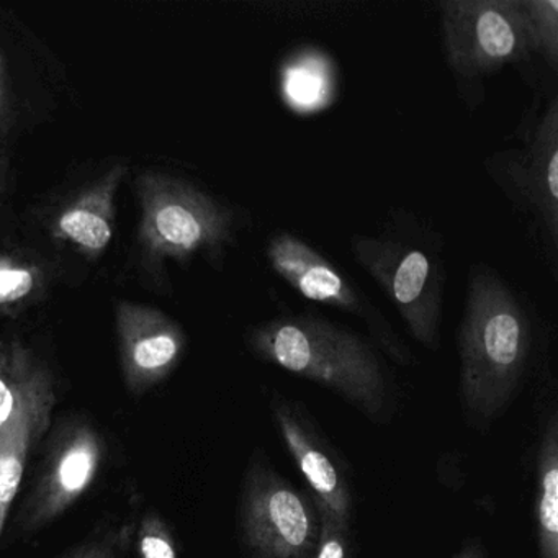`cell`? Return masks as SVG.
<instances>
[{
    "label": "cell",
    "instance_id": "1",
    "mask_svg": "<svg viewBox=\"0 0 558 558\" xmlns=\"http://www.w3.org/2000/svg\"><path fill=\"white\" fill-rule=\"evenodd\" d=\"M460 403L485 429L514 403L532 355V325L518 296L485 266H473L457 336Z\"/></svg>",
    "mask_w": 558,
    "mask_h": 558
},
{
    "label": "cell",
    "instance_id": "2",
    "mask_svg": "<svg viewBox=\"0 0 558 558\" xmlns=\"http://www.w3.org/2000/svg\"><path fill=\"white\" fill-rule=\"evenodd\" d=\"M246 344L254 357L328 388L371 423H390L393 380L374 348L355 332L300 313L253 326Z\"/></svg>",
    "mask_w": 558,
    "mask_h": 558
},
{
    "label": "cell",
    "instance_id": "3",
    "mask_svg": "<svg viewBox=\"0 0 558 558\" xmlns=\"http://www.w3.org/2000/svg\"><path fill=\"white\" fill-rule=\"evenodd\" d=\"M138 221L133 234V270L143 283L162 289L171 264L195 257L218 263L234 238L233 211L184 175L140 169L133 179Z\"/></svg>",
    "mask_w": 558,
    "mask_h": 558
},
{
    "label": "cell",
    "instance_id": "4",
    "mask_svg": "<svg viewBox=\"0 0 558 558\" xmlns=\"http://www.w3.org/2000/svg\"><path fill=\"white\" fill-rule=\"evenodd\" d=\"M125 159L90 162L32 202L25 217L51 253L96 263L109 250L119 218V192L129 175Z\"/></svg>",
    "mask_w": 558,
    "mask_h": 558
},
{
    "label": "cell",
    "instance_id": "5",
    "mask_svg": "<svg viewBox=\"0 0 558 558\" xmlns=\"http://www.w3.org/2000/svg\"><path fill=\"white\" fill-rule=\"evenodd\" d=\"M238 529L250 558H312L322 514L312 493L295 488L256 449L241 482Z\"/></svg>",
    "mask_w": 558,
    "mask_h": 558
},
{
    "label": "cell",
    "instance_id": "6",
    "mask_svg": "<svg viewBox=\"0 0 558 558\" xmlns=\"http://www.w3.org/2000/svg\"><path fill=\"white\" fill-rule=\"evenodd\" d=\"M362 269L397 306L410 335L430 351L440 345L444 305V264L439 254L414 236H355L351 243Z\"/></svg>",
    "mask_w": 558,
    "mask_h": 558
},
{
    "label": "cell",
    "instance_id": "7",
    "mask_svg": "<svg viewBox=\"0 0 558 558\" xmlns=\"http://www.w3.org/2000/svg\"><path fill=\"white\" fill-rule=\"evenodd\" d=\"M440 9L447 61L465 80L532 53L521 0H450Z\"/></svg>",
    "mask_w": 558,
    "mask_h": 558
},
{
    "label": "cell",
    "instance_id": "8",
    "mask_svg": "<svg viewBox=\"0 0 558 558\" xmlns=\"http://www.w3.org/2000/svg\"><path fill=\"white\" fill-rule=\"evenodd\" d=\"M104 459L106 442L89 421L71 417L58 424L19 512L21 534H35L61 518L94 485Z\"/></svg>",
    "mask_w": 558,
    "mask_h": 558
},
{
    "label": "cell",
    "instance_id": "9",
    "mask_svg": "<svg viewBox=\"0 0 558 558\" xmlns=\"http://www.w3.org/2000/svg\"><path fill=\"white\" fill-rule=\"evenodd\" d=\"M270 267L300 295L312 302L341 310L364 322L378 348L401 365L413 362L410 349L400 341L380 310L364 292L300 238L282 231L274 234L266 247Z\"/></svg>",
    "mask_w": 558,
    "mask_h": 558
},
{
    "label": "cell",
    "instance_id": "10",
    "mask_svg": "<svg viewBox=\"0 0 558 558\" xmlns=\"http://www.w3.org/2000/svg\"><path fill=\"white\" fill-rule=\"evenodd\" d=\"M48 53L24 24L0 9V158H14L22 136L53 106L45 73L54 60Z\"/></svg>",
    "mask_w": 558,
    "mask_h": 558
},
{
    "label": "cell",
    "instance_id": "11",
    "mask_svg": "<svg viewBox=\"0 0 558 558\" xmlns=\"http://www.w3.org/2000/svg\"><path fill=\"white\" fill-rule=\"evenodd\" d=\"M269 410L277 433L305 478L316 505L339 521L352 524L354 486L348 463L302 403L274 390L269 395Z\"/></svg>",
    "mask_w": 558,
    "mask_h": 558
},
{
    "label": "cell",
    "instance_id": "12",
    "mask_svg": "<svg viewBox=\"0 0 558 558\" xmlns=\"http://www.w3.org/2000/svg\"><path fill=\"white\" fill-rule=\"evenodd\" d=\"M116 332L123 384L132 397L171 377L187 349V335L174 318L145 303H116Z\"/></svg>",
    "mask_w": 558,
    "mask_h": 558
},
{
    "label": "cell",
    "instance_id": "13",
    "mask_svg": "<svg viewBox=\"0 0 558 558\" xmlns=\"http://www.w3.org/2000/svg\"><path fill=\"white\" fill-rule=\"evenodd\" d=\"M54 404L57 381L51 367H47L28 388L14 416L0 433V538L24 482L32 450L50 427Z\"/></svg>",
    "mask_w": 558,
    "mask_h": 558
},
{
    "label": "cell",
    "instance_id": "14",
    "mask_svg": "<svg viewBox=\"0 0 558 558\" xmlns=\"http://www.w3.org/2000/svg\"><path fill=\"white\" fill-rule=\"evenodd\" d=\"M511 181L522 207L541 221L551 246L558 234V107L551 100L527 149L512 162Z\"/></svg>",
    "mask_w": 558,
    "mask_h": 558
},
{
    "label": "cell",
    "instance_id": "15",
    "mask_svg": "<svg viewBox=\"0 0 558 558\" xmlns=\"http://www.w3.org/2000/svg\"><path fill=\"white\" fill-rule=\"evenodd\" d=\"M64 257L38 247L0 246V318H15L50 296Z\"/></svg>",
    "mask_w": 558,
    "mask_h": 558
},
{
    "label": "cell",
    "instance_id": "16",
    "mask_svg": "<svg viewBox=\"0 0 558 558\" xmlns=\"http://www.w3.org/2000/svg\"><path fill=\"white\" fill-rule=\"evenodd\" d=\"M535 537L541 558H558V414L551 401L542 414L535 456Z\"/></svg>",
    "mask_w": 558,
    "mask_h": 558
},
{
    "label": "cell",
    "instance_id": "17",
    "mask_svg": "<svg viewBox=\"0 0 558 558\" xmlns=\"http://www.w3.org/2000/svg\"><path fill=\"white\" fill-rule=\"evenodd\" d=\"M48 362L21 339H0V433Z\"/></svg>",
    "mask_w": 558,
    "mask_h": 558
},
{
    "label": "cell",
    "instance_id": "18",
    "mask_svg": "<svg viewBox=\"0 0 558 558\" xmlns=\"http://www.w3.org/2000/svg\"><path fill=\"white\" fill-rule=\"evenodd\" d=\"M283 96L296 110L322 109L332 96V80L323 58L308 54L286 68Z\"/></svg>",
    "mask_w": 558,
    "mask_h": 558
},
{
    "label": "cell",
    "instance_id": "19",
    "mask_svg": "<svg viewBox=\"0 0 558 558\" xmlns=\"http://www.w3.org/2000/svg\"><path fill=\"white\" fill-rule=\"evenodd\" d=\"M527 25L532 53L542 54L557 68L558 63V2L557 0H521Z\"/></svg>",
    "mask_w": 558,
    "mask_h": 558
},
{
    "label": "cell",
    "instance_id": "20",
    "mask_svg": "<svg viewBox=\"0 0 558 558\" xmlns=\"http://www.w3.org/2000/svg\"><path fill=\"white\" fill-rule=\"evenodd\" d=\"M136 544L140 558H179L174 532L158 512L143 515L136 531Z\"/></svg>",
    "mask_w": 558,
    "mask_h": 558
},
{
    "label": "cell",
    "instance_id": "21",
    "mask_svg": "<svg viewBox=\"0 0 558 558\" xmlns=\"http://www.w3.org/2000/svg\"><path fill=\"white\" fill-rule=\"evenodd\" d=\"M319 508V506H318ZM322 529L318 544L312 558H352L354 557V535L351 522L339 521L325 509L319 508Z\"/></svg>",
    "mask_w": 558,
    "mask_h": 558
},
{
    "label": "cell",
    "instance_id": "22",
    "mask_svg": "<svg viewBox=\"0 0 558 558\" xmlns=\"http://www.w3.org/2000/svg\"><path fill=\"white\" fill-rule=\"evenodd\" d=\"M130 525H109L97 531L83 544L68 551L63 558H122L126 544L130 542Z\"/></svg>",
    "mask_w": 558,
    "mask_h": 558
},
{
    "label": "cell",
    "instance_id": "23",
    "mask_svg": "<svg viewBox=\"0 0 558 558\" xmlns=\"http://www.w3.org/2000/svg\"><path fill=\"white\" fill-rule=\"evenodd\" d=\"M12 185H14L12 158H0V227H2V220L9 210Z\"/></svg>",
    "mask_w": 558,
    "mask_h": 558
},
{
    "label": "cell",
    "instance_id": "24",
    "mask_svg": "<svg viewBox=\"0 0 558 558\" xmlns=\"http://www.w3.org/2000/svg\"><path fill=\"white\" fill-rule=\"evenodd\" d=\"M449 558H488V551L482 538L472 537L463 542L462 548Z\"/></svg>",
    "mask_w": 558,
    "mask_h": 558
}]
</instances>
